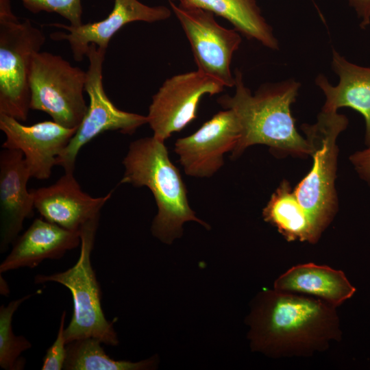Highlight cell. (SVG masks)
<instances>
[{
    "mask_svg": "<svg viewBox=\"0 0 370 370\" xmlns=\"http://www.w3.org/2000/svg\"><path fill=\"white\" fill-rule=\"evenodd\" d=\"M248 324L253 350L274 358L310 356L342 336L336 307L274 288L256 296Z\"/></svg>",
    "mask_w": 370,
    "mask_h": 370,
    "instance_id": "1",
    "label": "cell"
},
{
    "mask_svg": "<svg viewBox=\"0 0 370 370\" xmlns=\"http://www.w3.org/2000/svg\"><path fill=\"white\" fill-rule=\"evenodd\" d=\"M234 77L235 93L217 99L223 108L235 111L242 125V136L232 158L238 157L248 147L257 144L269 147L280 156L310 155V146L297 130L291 110L300 84L294 79L268 84L252 95L239 70L235 71Z\"/></svg>",
    "mask_w": 370,
    "mask_h": 370,
    "instance_id": "2",
    "label": "cell"
},
{
    "mask_svg": "<svg viewBox=\"0 0 370 370\" xmlns=\"http://www.w3.org/2000/svg\"><path fill=\"white\" fill-rule=\"evenodd\" d=\"M123 164L125 171L121 183L146 186L154 197L158 208L151 228L154 236L170 244L181 236L186 221L208 226L190 207L185 184L171 162L164 141L153 136L132 142Z\"/></svg>",
    "mask_w": 370,
    "mask_h": 370,
    "instance_id": "3",
    "label": "cell"
},
{
    "mask_svg": "<svg viewBox=\"0 0 370 370\" xmlns=\"http://www.w3.org/2000/svg\"><path fill=\"white\" fill-rule=\"evenodd\" d=\"M347 125V118L338 111L321 110L314 123L301 125L313 162L309 172L293 190L307 212L319 239L338 210L335 189L338 153L336 140Z\"/></svg>",
    "mask_w": 370,
    "mask_h": 370,
    "instance_id": "4",
    "label": "cell"
},
{
    "mask_svg": "<svg viewBox=\"0 0 370 370\" xmlns=\"http://www.w3.org/2000/svg\"><path fill=\"white\" fill-rule=\"evenodd\" d=\"M100 215L86 222L80 229V254L75 264L61 272L38 274L34 283L55 282L67 288L72 295L73 310L64 329L66 344L93 337L103 344L119 343L113 323L107 320L101 306V290L91 262Z\"/></svg>",
    "mask_w": 370,
    "mask_h": 370,
    "instance_id": "5",
    "label": "cell"
},
{
    "mask_svg": "<svg viewBox=\"0 0 370 370\" xmlns=\"http://www.w3.org/2000/svg\"><path fill=\"white\" fill-rule=\"evenodd\" d=\"M45 40L42 29L14 14L10 0H0V114L27 121L32 59Z\"/></svg>",
    "mask_w": 370,
    "mask_h": 370,
    "instance_id": "6",
    "label": "cell"
},
{
    "mask_svg": "<svg viewBox=\"0 0 370 370\" xmlns=\"http://www.w3.org/2000/svg\"><path fill=\"white\" fill-rule=\"evenodd\" d=\"M86 71L48 51L34 54L29 84L30 110L48 114L66 128H77L88 106L84 99Z\"/></svg>",
    "mask_w": 370,
    "mask_h": 370,
    "instance_id": "7",
    "label": "cell"
},
{
    "mask_svg": "<svg viewBox=\"0 0 370 370\" xmlns=\"http://www.w3.org/2000/svg\"><path fill=\"white\" fill-rule=\"evenodd\" d=\"M106 51L93 43L89 45L86 53L89 65L85 84L89 105L75 134L57 158L56 165L63 167L64 172H74L80 149L99 134L107 131H119L132 135L138 127L147 123V116L120 110L106 94L103 64Z\"/></svg>",
    "mask_w": 370,
    "mask_h": 370,
    "instance_id": "8",
    "label": "cell"
},
{
    "mask_svg": "<svg viewBox=\"0 0 370 370\" xmlns=\"http://www.w3.org/2000/svg\"><path fill=\"white\" fill-rule=\"evenodd\" d=\"M169 5L189 41L197 70L225 87L234 86L231 62L242 40L238 32L220 25L209 11L176 5L172 0Z\"/></svg>",
    "mask_w": 370,
    "mask_h": 370,
    "instance_id": "9",
    "label": "cell"
},
{
    "mask_svg": "<svg viewBox=\"0 0 370 370\" xmlns=\"http://www.w3.org/2000/svg\"><path fill=\"white\" fill-rule=\"evenodd\" d=\"M224 87L199 70L166 79L153 95L147 115L153 136L164 142L173 133L180 132L197 118L201 99L220 93Z\"/></svg>",
    "mask_w": 370,
    "mask_h": 370,
    "instance_id": "10",
    "label": "cell"
},
{
    "mask_svg": "<svg viewBox=\"0 0 370 370\" xmlns=\"http://www.w3.org/2000/svg\"><path fill=\"white\" fill-rule=\"evenodd\" d=\"M241 136L239 118L227 108L215 114L195 133L177 139L175 151L186 175L208 177L223 166L224 154L235 149Z\"/></svg>",
    "mask_w": 370,
    "mask_h": 370,
    "instance_id": "11",
    "label": "cell"
},
{
    "mask_svg": "<svg viewBox=\"0 0 370 370\" xmlns=\"http://www.w3.org/2000/svg\"><path fill=\"white\" fill-rule=\"evenodd\" d=\"M0 130L5 135L3 149L21 151L32 177L48 179L57 158L67 146L77 128H66L53 121L25 125L0 114Z\"/></svg>",
    "mask_w": 370,
    "mask_h": 370,
    "instance_id": "12",
    "label": "cell"
},
{
    "mask_svg": "<svg viewBox=\"0 0 370 370\" xmlns=\"http://www.w3.org/2000/svg\"><path fill=\"white\" fill-rule=\"evenodd\" d=\"M171 10L164 5L149 6L138 0H114L113 8L106 18L99 21L79 26L51 23L53 26L66 30L50 34L54 41H66L73 58L79 62L86 56L92 43L107 50L110 39L125 25L134 21L154 23L171 16Z\"/></svg>",
    "mask_w": 370,
    "mask_h": 370,
    "instance_id": "13",
    "label": "cell"
},
{
    "mask_svg": "<svg viewBox=\"0 0 370 370\" xmlns=\"http://www.w3.org/2000/svg\"><path fill=\"white\" fill-rule=\"evenodd\" d=\"M32 177L23 153L3 149L0 153V252L18 238L26 219L33 216L34 197L27 184Z\"/></svg>",
    "mask_w": 370,
    "mask_h": 370,
    "instance_id": "14",
    "label": "cell"
},
{
    "mask_svg": "<svg viewBox=\"0 0 370 370\" xmlns=\"http://www.w3.org/2000/svg\"><path fill=\"white\" fill-rule=\"evenodd\" d=\"M74 172L64 174L54 184L32 189L34 208L45 220L71 231H79L100 211L112 195L93 197L81 188Z\"/></svg>",
    "mask_w": 370,
    "mask_h": 370,
    "instance_id": "15",
    "label": "cell"
},
{
    "mask_svg": "<svg viewBox=\"0 0 370 370\" xmlns=\"http://www.w3.org/2000/svg\"><path fill=\"white\" fill-rule=\"evenodd\" d=\"M80 244V230L71 231L43 218L36 219L12 244L0 264V274L21 268L34 269L45 260L60 259Z\"/></svg>",
    "mask_w": 370,
    "mask_h": 370,
    "instance_id": "16",
    "label": "cell"
},
{
    "mask_svg": "<svg viewBox=\"0 0 370 370\" xmlns=\"http://www.w3.org/2000/svg\"><path fill=\"white\" fill-rule=\"evenodd\" d=\"M332 69L339 79L336 86L330 84L323 75H319L315 79L325 97L322 110L338 111L347 107L358 112L365 119V140L366 145H369L370 67L354 64L333 49Z\"/></svg>",
    "mask_w": 370,
    "mask_h": 370,
    "instance_id": "17",
    "label": "cell"
},
{
    "mask_svg": "<svg viewBox=\"0 0 370 370\" xmlns=\"http://www.w3.org/2000/svg\"><path fill=\"white\" fill-rule=\"evenodd\" d=\"M273 288L315 297L336 308L356 291L342 271L312 262L291 267L276 279Z\"/></svg>",
    "mask_w": 370,
    "mask_h": 370,
    "instance_id": "18",
    "label": "cell"
},
{
    "mask_svg": "<svg viewBox=\"0 0 370 370\" xmlns=\"http://www.w3.org/2000/svg\"><path fill=\"white\" fill-rule=\"evenodd\" d=\"M180 5L209 11L230 21L235 29L271 49L279 43L256 0H177Z\"/></svg>",
    "mask_w": 370,
    "mask_h": 370,
    "instance_id": "19",
    "label": "cell"
},
{
    "mask_svg": "<svg viewBox=\"0 0 370 370\" xmlns=\"http://www.w3.org/2000/svg\"><path fill=\"white\" fill-rule=\"evenodd\" d=\"M262 217L288 242L313 244L319 241L307 212L286 180L271 196L262 210Z\"/></svg>",
    "mask_w": 370,
    "mask_h": 370,
    "instance_id": "20",
    "label": "cell"
},
{
    "mask_svg": "<svg viewBox=\"0 0 370 370\" xmlns=\"http://www.w3.org/2000/svg\"><path fill=\"white\" fill-rule=\"evenodd\" d=\"M96 338L78 339L66 344L64 370H145L156 366V357L132 362L110 358Z\"/></svg>",
    "mask_w": 370,
    "mask_h": 370,
    "instance_id": "21",
    "label": "cell"
},
{
    "mask_svg": "<svg viewBox=\"0 0 370 370\" xmlns=\"http://www.w3.org/2000/svg\"><path fill=\"white\" fill-rule=\"evenodd\" d=\"M33 294L23 296L0 306V367L5 370H22L26 360L22 354L32 347L23 336H16L12 330L13 316L18 307Z\"/></svg>",
    "mask_w": 370,
    "mask_h": 370,
    "instance_id": "22",
    "label": "cell"
},
{
    "mask_svg": "<svg viewBox=\"0 0 370 370\" xmlns=\"http://www.w3.org/2000/svg\"><path fill=\"white\" fill-rule=\"evenodd\" d=\"M23 6L33 14L40 12L56 13L69 22L79 26L82 23L81 0H21Z\"/></svg>",
    "mask_w": 370,
    "mask_h": 370,
    "instance_id": "23",
    "label": "cell"
},
{
    "mask_svg": "<svg viewBox=\"0 0 370 370\" xmlns=\"http://www.w3.org/2000/svg\"><path fill=\"white\" fill-rule=\"evenodd\" d=\"M66 312L64 310L60 317L56 338L47 349L42 360V370H61L66 358V343L64 337V323Z\"/></svg>",
    "mask_w": 370,
    "mask_h": 370,
    "instance_id": "24",
    "label": "cell"
},
{
    "mask_svg": "<svg viewBox=\"0 0 370 370\" xmlns=\"http://www.w3.org/2000/svg\"><path fill=\"white\" fill-rule=\"evenodd\" d=\"M349 160L359 177L370 186V145L352 153Z\"/></svg>",
    "mask_w": 370,
    "mask_h": 370,
    "instance_id": "25",
    "label": "cell"
},
{
    "mask_svg": "<svg viewBox=\"0 0 370 370\" xmlns=\"http://www.w3.org/2000/svg\"><path fill=\"white\" fill-rule=\"evenodd\" d=\"M355 11L361 28L370 25V0H346Z\"/></svg>",
    "mask_w": 370,
    "mask_h": 370,
    "instance_id": "26",
    "label": "cell"
},
{
    "mask_svg": "<svg viewBox=\"0 0 370 370\" xmlns=\"http://www.w3.org/2000/svg\"><path fill=\"white\" fill-rule=\"evenodd\" d=\"M0 293L3 296L7 297L10 294L9 286L5 279L2 278L1 274L0 275Z\"/></svg>",
    "mask_w": 370,
    "mask_h": 370,
    "instance_id": "27",
    "label": "cell"
}]
</instances>
